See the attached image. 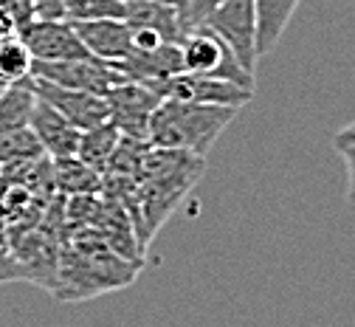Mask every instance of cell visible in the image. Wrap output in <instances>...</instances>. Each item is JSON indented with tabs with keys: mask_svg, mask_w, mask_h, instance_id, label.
<instances>
[{
	"mask_svg": "<svg viewBox=\"0 0 355 327\" xmlns=\"http://www.w3.org/2000/svg\"><path fill=\"white\" fill-rule=\"evenodd\" d=\"M206 158L192 156L187 150H166L150 147L139 172V203H136V223L141 246L155 237V231L166 223V217L178 209L189 190L200 181Z\"/></svg>",
	"mask_w": 355,
	"mask_h": 327,
	"instance_id": "6da1fadb",
	"label": "cell"
},
{
	"mask_svg": "<svg viewBox=\"0 0 355 327\" xmlns=\"http://www.w3.org/2000/svg\"><path fill=\"white\" fill-rule=\"evenodd\" d=\"M237 113H240L237 108H223V105L161 99L150 116L147 142H150V147L187 150L192 156L206 158L211 144L220 138V133L232 124V119Z\"/></svg>",
	"mask_w": 355,
	"mask_h": 327,
	"instance_id": "7a4b0ae2",
	"label": "cell"
},
{
	"mask_svg": "<svg viewBox=\"0 0 355 327\" xmlns=\"http://www.w3.org/2000/svg\"><path fill=\"white\" fill-rule=\"evenodd\" d=\"M209 28L226 49L237 57V62L257 76V12L254 0H220V3L198 23Z\"/></svg>",
	"mask_w": 355,
	"mask_h": 327,
	"instance_id": "3957f363",
	"label": "cell"
},
{
	"mask_svg": "<svg viewBox=\"0 0 355 327\" xmlns=\"http://www.w3.org/2000/svg\"><path fill=\"white\" fill-rule=\"evenodd\" d=\"M181 65H184L187 74L217 76V79L234 82V85L248 87V90H254V85H257V76H251L226 45L203 26H192L184 34V40H181Z\"/></svg>",
	"mask_w": 355,
	"mask_h": 327,
	"instance_id": "277c9868",
	"label": "cell"
},
{
	"mask_svg": "<svg viewBox=\"0 0 355 327\" xmlns=\"http://www.w3.org/2000/svg\"><path fill=\"white\" fill-rule=\"evenodd\" d=\"M31 76L51 82L60 87H71V90H85L94 93V97H105V93L124 82V74L96 57H85V60H60V62H34L31 65Z\"/></svg>",
	"mask_w": 355,
	"mask_h": 327,
	"instance_id": "5b68a950",
	"label": "cell"
},
{
	"mask_svg": "<svg viewBox=\"0 0 355 327\" xmlns=\"http://www.w3.org/2000/svg\"><path fill=\"white\" fill-rule=\"evenodd\" d=\"M153 93L161 99H187V102H200V105H223V108H243L251 102L254 90L240 87L234 82L217 79V76H200V74H172L161 79Z\"/></svg>",
	"mask_w": 355,
	"mask_h": 327,
	"instance_id": "8992f818",
	"label": "cell"
},
{
	"mask_svg": "<svg viewBox=\"0 0 355 327\" xmlns=\"http://www.w3.org/2000/svg\"><path fill=\"white\" fill-rule=\"evenodd\" d=\"M17 37L26 42L34 62H60V60H85L94 57L79 40L73 23L68 20H42L31 17L17 26Z\"/></svg>",
	"mask_w": 355,
	"mask_h": 327,
	"instance_id": "52a82bcc",
	"label": "cell"
},
{
	"mask_svg": "<svg viewBox=\"0 0 355 327\" xmlns=\"http://www.w3.org/2000/svg\"><path fill=\"white\" fill-rule=\"evenodd\" d=\"M105 102H107V119L116 124V130L121 135L147 142L150 116L161 102L158 93H153L150 87H144L139 82L124 79L105 93Z\"/></svg>",
	"mask_w": 355,
	"mask_h": 327,
	"instance_id": "ba28073f",
	"label": "cell"
},
{
	"mask_svg": "<svg viewBox=\"0 0 355 327\" xmlns=\"http://www.w3.org/2000/svg\"><path fill=\"white\" fill-rule=\"evenodd\" d=\"M31 90H34L37 99L51 105L76 130H91V127L107 121V102H105V97H94V93H85V90L60 87V85L42 82V79H34V76H31Z\"/></svg>",
	"mask_w": 355,
	"mask_h": 327,
	"instance_id": "9c48e42d",
	"label": "cell"
},
{
	"mask_svg": "<svg viewBox=\"0 0 355 327\" xmlns=\"http://www.w3.org/2000/svg\"><path fill=\"white\" fill-rule=\"evenodd\" d=\"M31 133L37 135V142L51 161L57 158H73L76 156V144H79V133L65 116H60L51 105H46L42 99L34 102L31 119H28Z\"/></svg>",
	"mask_w": 355,
	"mask_h": 327,
	"instance_id": "30bf717a",
	"label": "cell"
},
{
	"mask_svg": "<svg viewBox=\"0 0 355 327\" xmlns=\"http://www.w3.org/2000/svg\"><path fill=\"white\" fill-rule=\"evenodd\" d=\"M79 40L85 42V49L91 51L96 60L105 62H119L124 60L130 49V26L121 17H102V20H82L73 23Z\"/></svg>",
	"mask_w": 355,
	"mask_h": 327,
	"instance_id": "8fae6325",
	"label": "cell"
},
{
	"mask_svg": "<svg viewBox=\"0 0 355 327\" xmlns=\"http://www.w3.org/2000/svg\"><path fill=\"white\" fill-rule=\"evenodd\" d=\"M302 0H254L257 12V54L259 60L265 54H271L277 49V42L282 40L293 12L299 9Z\"/></svg>",
	"mask_w": 355,
	"mask_h": 327,
	"instance_id": "7c38bea8",
	"label": "cell"
},
{
	"mask_svg": "<svg viewBox=\"0 0 355 327\" xmlns=\"http://www.w3.org/2000/svg\"><path fill=\"white\" fill-rule=\"evenodd\" d=\"M124 23L130 26H147L164 34L169 42H181L187 34L181 9L175 3H164V0H144V3H130L124 12Z\"/></svg>",
	"mask_w": 355,
	"mask_h": 327,
	"instance_id": "4fadbf2b",
	"label": "cell"
},
{
	"mask_svg": "<svg viewBox=\"0 0 355 327\" xmlns=\"http://www.w3.org/2000/svg\"><path fill=\"white\" fill-rule=\"evenodd\" d=\"M34 102H37V97L31 90V76L0 87V133L28 127Z\"/></svg>",
	"mask_w": 355,
	"mask_h": 327,
	"instance_id": "5bb4252c",
	"label": "cell"
},
{
	"mask_svg": "<svg viewBox=\"0 0 355 327\" xmlns=\"http://www.w3.org/2000/svg\"><path fill=\"white\" fill-rule=\"evenodd\" d=\"M119 138H121V133L116 130V124L110 119L96 124V127H91V130H82L79 133V144H76V158L82 164H87V167H94L96 172H102L107 158L113 156V150L119 144Z\"/></svg>",
	"mask_w": 355,
	"mask_h": 327,
	"instance_id": "9a60e30c",
	"label": "cell"
},
{
	"mask_svg": "<svg viewBox=\"0 0 355 327\" xmlns=\"http://www.w3.org/2000/svg\"><path fill=\"white\" fill-rule=\"evenodd\" d=\"M54 164V183L68 195H91L102 190V172L94 167L82 164L76 156L73 158H57Z\"/></svg>",
	"mask_w": 355,
	"mask_h": 327,
	"instance_id": "2e32d148",
	"label": "cell"
},
{
	"mask_svg": "<svg viewBox=\"0 0 355 327\" xmlns=\"http://www.w3.org/2000/svg\"><path fill=\"white\" fill-rule=\"evenodd\" d=\"M31 65H34V57L17 34L0 42V82L3 85L31 76Z\"/></svg>",
	"mask_w": 355,
	"mask_h": 327,
	"instance_id": "e0dca14e",
	"label": "cell"
},
{
	"mask_svg": "<svg viewBox=\"0 0 355 327\" xmlns=\"http://www.w3.org/2000/svg\"><path fill=\"white\" fill-rule=\"evenodd\" d=\"M42 153L37 135L31 133V127H20V130H9L0 133V164H12V161H37L42 158Z\"/></svg>",
	"mask_w": 355,
	"mask_h": 327,
	"instance_id": "ac0fdd59",
	"label": "cell"
},
{
	"mask_svg": "<svg viewBox=\"0 0 355 327\" xmlns=\"http://www.w3.org/2000/svg\"><path fill=\"white\" fill-rule=\"evenodd\" d=\"M127 6L119 0H65V20L82 23V20H102V17H121L124 20Z\"/></svg>",
	"mask_w": 355,
	"mask_h": 327,
	"instance_id": "d6986e66",
	"label": "cell"
},
{
	"mask_svg": "<svg viewBox=\"0 0 355 327\" xmlns=\"http://www.w3.org/2000/svg\"><path fill=\"white\" fill-rule=\"evenodd\" d=\"M130 26V23H127ZM164 42V34H158L155 28H147V26H130V49L136 51V54H150L155 49H161Z\"/></svg>",
	"mask_w": 355,
	"mask_h": 327,
	"instance_id": "ffe728a7",
	"label": "cell"
},
{
	"mask_svg": "<svg viewBox=\"0 0 355 327\" xmlns=\"http://www.w3.org/2000/svg\"><path fill=\"white\" fill-rule=\"evenodd\" d=\"M220 3V0H189V3H187V9H184V26H187V31L192 28V26H198L214 6Z\"/></svg>",
	"mask_w": 355,
	"mask_h": 327,
	"instance_id": "44dd1931",
	"label": "cell"
},
{
	"mask_svg": "<svg viewBox=\"0 0 355 327\" xmlns=\"http://www.w3.org/2000/svg\"><path fill=\"white\" fill-rule=\"evenodd\" d=\"M17 279H26L23 265L17 262V257H9L6 251H0V285L3 283H17Z\"/></svg>",
	"mask_w": 355,
	"mask_h": 327,
	"instance_id": "7402d4cb",
	"label": "cell"
},
{
	"mask_svg": "<svg viewBox=\"0 0 355 327\" xmlns=\"http://www.w3.org/2000/svg\"><path fill=\"white\" fill-rule=\"evenodd\" d=\"M338 156L347 164V201L355 203V144L349 147H338Z\"/></svg>",
	"mask_w": 355,
	"mask_h": 327,
	"instance_id": "603a6c76",
	"label": "cell"
},
{
	"mask_svg": "<svg viewBox=\"0 0 355 327\" xmlns=\"http://www.w3.org/2000/svg\"><path fill=\"white\" fill-rule=\"evenodd\" d=\"M349 144H355V121H349L347 127H341L338 133H333V147L338 150V147H349Z\"/></svg>",
	"mask_w": 355,
	"mask_h": 327,
	"instance_id": "cb8c5ba5",
	"label": "cell"
},
{
	"mask_svg": "<svg viewBox=\"0 0 355 327\" xmlns=\"http://www.w3.org/2000/svg\"><path fill=\"white\" fill-rule=\"evenodd\" d=\"M15 34H17V23H15L6 12H0V42L9 40V37H15Z\"/></svg>",
	"mask_w": 355,
	"mask_h": 327,
	"instance_id": "d4e9b609",
	"label": "cell"
},
{
	"mask_svg": "<svg viewBox=\"0 0 355 327\" xmlns=\"http://www.w3.org/2000/svg\"><path fill=\"white\" fill-rule=\"evenodd\" d=\"M119 3L130 6V3H144V0H119ZM164 3H175V0H164ZM175 6H178V3H175Z\"/></svg>",
	"mask_w": 355,
	"mask_h": 327,
	"instance_id": "484cf974",
	"label": "cell"
},
{
	"mask_svg": "<svg viewBox=\"0 0 355 327\" xmlns=\"http://www.w3.org/2000/svg\"><path fill=\"white\" fill-rule=\"evenodd\" d=\"M17 3H20L23 9H28V12H31V6H34V0H17ZM31 15H34V12H31Z\"/></svg>",
	"mask_w": 355,
	"mask_h": 327,
	"instance_id": "4316f807",
	"label": "cell"
},
{
	"mask_svg": "<svg viewBox=\"0 0 355 327\" xmlns=\"http://www.w3.org/2000/svg\"><path fill=\"white\" fill-rule=\"evenodd\" d=\"M175 3H178V9H181V15H184V9H187L189 0H175Z\"/></svg>",
	"mask_w": 355,
	"mask_h": 327,
	"instance_id": "83f0119b",
	"label": "cell"
},
{
	"mask_svg": "<svg viewBox=\"0 0 355 327\" xmlns=\"http://www.w3.org/2000/svg\"><path fill=\"white\" fill-rule=\"evenodd\" d=\"M0 87H3V82H0Z\"/></svg>",
	"mask_w": 355,
	"mask_h": 327,
	"instance_id": "f1b7e54d",
	"label": "cell"
}]
</instances>
